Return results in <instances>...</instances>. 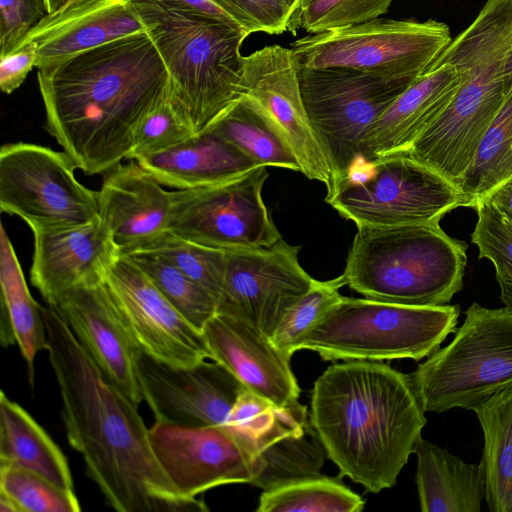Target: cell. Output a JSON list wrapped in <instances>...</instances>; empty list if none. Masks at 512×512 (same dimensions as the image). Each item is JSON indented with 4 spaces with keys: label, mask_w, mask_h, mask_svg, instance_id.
Here are the masks:
<instances>
[{
    "label": "cell",
    "mask_w": 512,
    "mask_h": 512,
    "mask_svg": "<svg viewBox=\"0 0 512 512\" xmlns=\"http://www.w3.org/2000/svg\"><path fill=\"white\" fill-rule=\"evenodd\" d=\"M451 40L442 22L377 18L303 37L291 49L299 68H347L416 79Z\"/></svg>",
    "instance_id": "11"
},
{
    "label": "cell",
    "mask_w": 512,
    "mask_h": 512,
    "mask_svg": "<svg viewBox=\"0 0 512 512\" xmlns=\"http://www.w3.org/2000/svg\"><path fill=\"white\" fill-rule=\"evenodd\" d=\"M53 306L106 378L138 407L143 401L141 351L120 321L105 282L73 288Z\"/></svg>",
    "instance_id": "20"
},
{
    "label": "cell",
    "mask_w": 512,
    "mask_h": 512,
    "mask_svg": "<svg viewBox=\"0 0 512 512\" xmlns=\"http://www.w3.org/2000/svg\"><path fill=\"white\" fill-rule=\"evenodd\" d=\"M346 285L343 275L318 281L302 295L283 315L271 340L291 359L302 337L343 297L339 289Z\"/></svg>",
    "instance_id": "37"
},
{
    "label": "cell",
    "mask_w": 512,
    "mask_h": 512,
    "mask_svg": "<svg viewBox=\"0 0 512 512\" xmlns=\"http://www.w3.org/2000/svg\"><path fill=\"white\" fill-rule=\"evenodd\" d=\"M325 448L309 421L260 452L261 470L251 485L269 490L304 477L321 474Z\"/></svg>",
    "instance_id": "33"
},
{
    "label": "cell",
    "mask_w": 512,
    "mask_h": 512,
    "mask_svg": "<svg viewBox=\"0 0 512 512\" xmlns=\"http://www.w3.org/2000/svg\"><path fill=\"white\" fill-rule=\"evenodd\" d=\"M41 312L68 442L82 455L107 503L119 512L209 510L202 499L183 495L172 483L138 407L106 378L58 309L47 304Z\"/></svg>",
    "instance_id": "1"
},
{
    "label": "cell",
    "mask_w": 512,
    "mask_h": 512,
    "mask_svg": "<svg viewBox=\"0 0 512 512\" xmlns=\"http://www.w3.org/2000/svg\"><path fill=\"white\" fill-rule=\"evenodd\" d=\"M140 252L153 253L166 259L212 292L219 303L225 273V250L188 241L168 230Z\"/></svg>",
    "instance_id": "35"
},
{
    "label": "cell",
    "mask_w": 512,
    "mask_h": 512,
    "mask_svg": "<svg viewBox=\"0 0 512 512\" xmlns=\"http://www.w3.org/2000/svg\"><path fill=\"white\" fill-rule=\"evenodd\" d=\"M484 434L481 464L491 512H512V387L473 408Z\"/></svg>",
    "instance_id": "30"
},
{
    "label": "cell",
    "mask_w": 512,
    "mask_h": 512,
    "mask_svg": "<svg viewBox=\"0 0 512 512\" xmlns=\"http://www.w3.org/2000/svg\"><path fill=\"white\" fill-rule=\"evenodd\" d=\"M46 129L94 175L127 159L142 119L168 94L165 65L141 32L37 68Z\"/></svg>",
    "instance_id": "2"
},
{
    "label": "cell",
    "mask_w": 512,
    "mask_h": 512,
    "mask_svg": "<svg viewBox=\"0 0 512 512\" xmlns=\"http://www.w3.org/2000/svg\"><path fill=\"white\" fill-rule=\"evenodd\" d=\"M104 282L120 321L141 352L177 366L211 359L202 331L172 306L129 256L118 253Z\"/></svg>",
    "instance_id": "15"
},
{
    "label": "cell",
    "mask_w": 512,
    "mask_h": 512,
    "mask_svg": "<svg viewBox=\"0 0 512 512\" xmlns=\"http://www.w3.org/2000/svg\"><path fill=\"white\" fill-rule=\"evenodd\" d=\"M137 161L115 166L98 191L99 219L119 252L145 250L168 231L171 192Z\"/></svg>",
    "instance_id": "22"
},
{
    "label": "cell",
    "mask_w": 512,
    "mask_h": 512,
    "mask_svg": "<svg viewBox=\"0 0 512 512\" xmlns=\"http://www.w3.org/2000/svg\"><path fill=\"white\" fill-rule=\"evenodd\" d=\"M267 177L258 166L226 182L171 191L168 230L222 250L272 246L282 237L262 199Z\"/></svg>",
    "instance_id": "13"
},
{
    "label": "cell",
    "mask_w": 512,
    "mask_h": 512,
    "mask_svg": "<svg viewBox=\"0 0 512 512\" xmlns=\"http://www.w3.org/2000/svg\"><path fill=\"white\" fill-rule=\"evenodd\" d=\"M393 0H313L291 22L294 35L300 28L315 34L377 19Z\"/></svg>",
    "instance_id": "39"
},
{
    "label": "cell",
    "mask_w": 512,
    "mask_h": 512,
    "mask_svg": "<svg viewBox=\"0 0 512 512\" xmlns=\"http://www.w3.org/2000/svg\"><path fill=\"white\" fill-rule=\"evenodd\" d=\"M1 344H17L31 385L37 353L47 350L48 339L41 306L30 294L21 265L3 225L0 234Z\"/></svg>",
    "instance_id": "27"
},
{
    "label": "cell",
    "mask_w": 512,
    "mask_h": 512,
    "mask_svg": "<svg viewBox=\"0 0 512 512\" xmlns=\"http://www.w3.org/2000/svg\"><path fill=\"white\" fill-rule=\"evenodd\" d=\"M475 209L477 223L472 242L479 250V257L492 262L500 298L512 310V220L486 199L479 201Z\"/></svg>",
    "instance_id": "36"
},
{
    "label": "cell",
    "mask_w": 512,
    "mask_h": 512,
    "mask_svg": "<svg viewBox=\"0 0 512 512\" xmlns=\"http://www.w3.org/2000/svg\"><path fill=\"white\" fill-rule=\"evenodd\" d=\"M414 80L347 68H299L302 101L331 169L327 191L367 162L369 129Z\"/></svg>",
    "instance_id": "9"
},
{
    "label": "cell",
    "mask_w": 512,
    "mask_h": 512,
    "mask_svg": "<svg viewBox=\"0 0 512 512\" xmlns=\"http://www.w3.org/2000/svg\"><path fill=\"white\" fill-rule=\"evenodd\" d=\"M82 1H84V0H70V2L68 3V5L65 8H67L69 6H72V5H75V4H78V3L82 2Z\"/></svg>",
    "instance_id": "51"
},
{
    "label": "cell",
    "mask_w": 512,
    "mask_h": 512,
    "mask_svg": "<svg viewBox=\"0 0 512 512\" xmlns=\"http://www.w3.org/2000/svg\"><path fill=\"white\" fill-rule=\"evenodd\" d=\"M248 35L288 31L291 11L283 0H210Z\"/></svg>",
    "instance_id": "41"
},
{
    "label": "cell",
    "mask_w": 512,
    "mask_h": 512,
    "mask_svg": "<svg viewBox=\"0 0 512 512\" xmlns=\"http://www.w3.org/2000/svg\"><path fill=\"white\" fill-rule=\"evenodd\" d=\"M259 165L301 172L300 163L279 126L252 96L235 100L208 128Z\"/></svg>",
    "instance_id": "29"
},
{
    "label": "cell",
    "mask_w": 512,
    "mask_h": 512,
    "mask_svg": "<svg viewBox=\"0 0 512 512\" xmlns=\"http://www.w3.org/2000/svg\"><path fill=\"white\" fill-rule=\"evenodd\" d=\"M47 15L45 0H0V57L15 50Z\"/></svg>",
    "instance_id": "42"
},
{
    "label": "cell",
    "mask_w": 512,
    "mask_h": 512,
    "mask_svg": "<svg viewBox=\"0 0 512 512\" xmlns=\"http://www.w3.org/2000/svg\"><path fill=\"white\" fill-rule=\"evenodd\" d=\"M32 232L30 281L48 305L73 288L104 281L119 253L100 219Z\"/></svg>",
    "instance_id": "21"
},
{
    "label": "cell",
    "mask_w": 512,
    "mask_h": 512,
    "mask_svg": "<svg viewBox=\"0 0 512 512\" xmlns=\"http://www.w3.org/2000/svg\"><path fill=\"white\" fill-rule=\"evenodd\" d=\"M36 47L32 42H22L11 53L0 57V88L10 94L21 86L36 65Z\"/></svg>",
    "instance_id": "43"
},
{
    "label": "cell",
    "mask_w": 512,
    "mask_h": 512,
    "mask_svg": "<svg viewBox=\"0 0 512 512\" xmlns=\"http://www.w3.org/2000/svg\"><path fill=\"white\" fill-rule=\"evenodd\" d=\"M453 340L409 374L425 412L473 410L512 387V310L473 303Z\"/></svg>",
    "instance_id": "8"
},
{
    "label": "cell",
    "mask_w": 512,
    "mask_h": 512,
    "mask_svg": "<svg viewBox=\"0 0 512 512\" xmlns=\"http://www.w3.org/2000/svg\"><path fill=\"white\" fill-rule=\"evenodd\" d=\"M243 89L273 118L292 147L301 172L330 185L331 169L310 125L291 48L265 46L242 58Z\"/></svg>",
    "instance_id": "18"
},
{
    "label": "cell",
    "mask_w": 512,
    "mask_h": 512,
    "mask_svg": "<svg viewBox=\"0 0 512 512\" xmlns=\"http://www.w3.org/2000/svg\"><path fill=\"white\" fill-rule=\"evenodd\" d=\"M458 305L412 306L342 297L298 343L325 361H419L457 330Z\"/></svg>",
    "instance_id": "7"
},
{
    "label": "cell",
    "mask_w": 512,
    "mask_h": 512,
    "mask_svg": "<svg viewBox=\"0 0 512 512\" xmlns=\"http://www.w3.org/2000/svg\"><path fill=\"white\" fill-rule=\"evenodd\" d=\"M164 7L176 10L205 14L231 25L238 26L228 15L210 0H148Z\"/></svg>",
    "instance_id": "44"
},
{
    "label": "cell",
    "mask_w": 512,
    "mask_h": 512,
    "mask_svg": "<svg viewBox=\"0 0 512 512\" xmlns=\"http://www.w3.org/2000/svg\"><path fill=\"white\" fill-rule=\"evenodd\" d=\"M299 250L283 238L269 247L225 250L218 311L243 317L271 338L285 312L315 281L301 267Z\"/></svg>",
    "instance_id": "16"
},
{
    "label": "cell",
    "mask_w": 512,
    "mask_h": 512,
    "mask_svg": "<svg viewBox=\"0 0 512 512\" xmlns=\"http://www.w3.org/2000/svg\"><path fill=\"white\" fill-rule=\"evenodd\" d=\"M365 501L337 478L315 475L264 490L257 512H360Z\"/></svg>",
    "instance_id": "32"
},
{
    "label": "cell",
    "mask_w": 512,
    "mask_h": 512,
    "mask_svg": "<svg viewBox=\"0 0 512 512\" xmlns=\"http://www.w3.org/2000/svg\"><path fill=\"white\" fill-rule=\"evenodd\" d=\"M512 177V89L484 135L459 189L475 208L495 188Z\"/></svg>",
    "instance_id": "31"
},
{
    "label": "cell",
    "mask_w": 512,
    "mask_h": 512,
    "mask_svg": "<svg viewBox=\"0 0 512 512\" xmlns=\"http://www.w3.org/2000/svg\"><path fill=\"white\" fill-rule=\"evenodd\" d=\"M0 491L8 494L21 512H79L74 490L62 488L25 468L0 465Z\"/></svg>",
    "instance_id": "38"
},
{
    "label": "cell",
    "mask_w": 512,
    "mask_h": 512,
    "mask_svg": "<svg viewBox=\"0 0 512 512\" xmlns=\"http://www.w3.org/2000/svg\"><path fill=\"white\" fill-rule=\"evenodd\" d=\"M194 135L189 125L177 114L168 94L139 123L127 159L137 161L167 150Z\"/></svg>",
    "instance_id": "40"
},
{
    "label": "cell",
    "mask_w": 512,
    "mask_h": 512,
    "mask_svg": "<svg viewBox=\"0 0 512 512\" xmlns=\"http://www.w3.org/2000/svg\"><path fill=\"white\" fill-rule=\"evenodd\" d=\"M149 438L162 468L188 497L224 484H250L261 470L256 444L226 424L178 426L155 422L149 428Z\"/></svg>",
    "instance_id": "14"
},
{
    "label": "cell",
    "mask_w": 512,
    "mask_h": 512,
    "mask_svg": "<svg viewBox=\"0 0 512 512\" xmlns=\"http://www.w3.org/2000/svg\"><path fill=\"white\" fill-rule=\"evenodd\" d=\"M462 81L457 66L433 62L369 129L365 138L367 162L406 152L447 108Z\"/></svg>",
    "instance_id": "24"
},
{
    "label": "cell",
    "mask_w": 512,
    "mask_h": 512,
    "mask_svg": "<svg viewBox=\"0 0 512 512\" xmlns=\"http://www.w3.org/2000/svg\"><path fill=\"white\" fill-rule=\"evenodd\" d=\"M0 465L25 468L62 488L74 490L65 455L34 418L4 391L0 394Z\"/></svg>",
    "instance_id": "28"
},
{
    "label": "cell",
    "mask_w": 512,
    "mask_h": 512,
    "mask_svg": "<svg viewBox=\"0 0 512 512\" xmlns=\"http://www.w3.org/2000/svg\"><path fill=\"white\" fill-rule=\"evenodd\" d=\"M168 75V100L194 134L208 129L243 89L248 34L214 17L131 0Z\"/></svg>",
    "instance_id": "5"
},
{
    "label": "cell",
    "mask_w": 512,
    "mask_h": 512,
    "mask_svg": "<svg viewBox=\"0 0 512 512\" xmlns=\"http://www.w3.org/2000/svg\"><path fill=\"white\" fill-rule=\"evenodd\" d=\"M137 162L160 184L177 190L219 184L262 166L212 129Z\"/></svg>",
    "instance_id": "25"
},
{
    "label": "cell",
    "mask_w": 512,
    "mask_h": 512,
    "mask_svg": "<svg viewBox=\"0 0 512 512\" xmlns=\"http://www.w3.org/2000/svg\"><path fill=\"white\" fill-rule=\"evenodd\" d=\"M300 1L301 0H283V2L286 4V6L290 9V11L292 13L291 18L298 11L299 5H300Z\"/></svg>",
    "instance_id": "49"
},
{
    "label": "cell",
    "mask_w": 512,
    "mask_h": 512,
    "mask_svg": "<svg viewBox=\"0 0 512 512\" xmlns=\"http://www.w3.org/2000/svg\"><path fill=\"white\" fill-rule=\"evenodd\" d=\"M129 256L157 289L194 327L202 331L218 312V299L166 259L148 252Z\"/></svg>",
    "instance_id": "34"
},
{
    "label": "cell",
    "mask_w": 512,
    "mask_h": 512,
    "mask_svg": "<svg viewBox=\"0 0 512 512\" xmlns=\"http://www.w3.org/2000/svg\"><path fill=\"white\" fill-rule=\"evenodd\" d=\"M466 245L439 223L358 227L343 277L365 298L412 306L448 304L462 289Z\"/></svg>",
    "instance_id": "6"
},
{
    "label": "cell",
    "mask_w": 512,
    "mask_h": 512,
    "mask_svg": "<svg viewBox=\"0 0 512 512\" xmlns=\"http://www.w3.org/2000/svg\"><path fill=\"white\" fill-rule=\"evenodd\" d=\"M65 153L33 143L0 151V209L32 231L78 226L99 219L98 191L81 184Z\"/></svg>",
    "instance_id": "12"
},
{
    "label": "cell",
    "mask_w": 512,
    "mask_h": 512,
    "mask_svg": "<svg viewBox=\"0 0 512 512\" xmlns=\"http://www.w3.org/2000/svg\"><path fill=\"white\" fill-rule=\"evenodd\" d=\"M325 201L357 227L439 223L451 210L468 207L453 182L405 152L355 167Z\"/></svg>",
    "instance_id": "10"
},
{
    "label": "cell",
    "mask_w": 512,
    "mask_h": 512,
    "mask_svg": "<svg viewBox=\"0 0 512 512\" xmlns=\"http://www.w3.org/2000/svg\"><path fill=\"white\" fill-rule=\"evenodd\" d=\"M138 378L155 422L178 426L225 424L246 388L215 360L177 366L143 352L138 357Z\"/></svg>",
    "instance_id": "17"
},
{
    "label": "cell",
    "mask_w": 512,
    "mask_h": 512,
    "mask_svg": "<svg viewBox=\"0 0 512 512\" xmlns=\"http://www.w3.org/2000/svg\"><path fill=\"white\" fill-rule=\"evenodd\" d=\"M416 484L423 512H479L485 499L482 464L467 463L428 440H417Z\"/></svg>",
    "instance_id": "26"
},
{
    "label": "cell",
    "mask_w": 512,
    "mask_h": 512,
    "mask_svg": "<svg viewBox=\"0 0 512 512\" xmlns=\"http://www.w3.org/2000/svg\"><path fill=\"white\" fill-rule=\"evenodd\" d=\"M511 48L512 8L489 0L434 61L457 66L463 81L447 108L405 153L458 188L512 89L505 77Z\"/></svg>",
    "instance_id": "4"
},
{
    "label": "cell",
    "mask_w": 512,
    "mask_h": 512,
    "mask_svg": "<svg viewBox=\"0 0 512 512\" xmlns=\"http://www.w3.org/2000/svg\"><path fill=\"white\" fill-rule=\"evenodd\" d=\"M309 417L340 476L372 493L396 484L427 422L410 376L370 360L329 366Z\"/></svg>",
    "instance_id": "3"
},
{
    "label": "cell",
    "mask_w": 512,
    "mask_h": 512,
    "mask_svg": "<svg viewBox=\"0 0 512 512\" xmlns=\"http://www.w3.org/2000/svg\"><path fill=\"white\" fill-rule=\"evenodd\" d=\"M146 32L131 0H84L47 15L24 39L36 68L57 64L116 39Z\"/></svg>",
    "instance_id": "23"
},
{
    "label": "cell",
    "mask_w": 512,
    "mask_h": 512,
    "mask_svg": "<svg viewBox=\"0 0 512 512\" xmlns=\"http://www.w3.org/2000/svg\"><path fill=\"white\" fill-rule=\"evenodd\" d=\"M505 77L508 81L509 85L512 87V48L510 50L506 67H505Z\"/></svg>",
    "instance_id": "48"
},
{
    "label": "cell",
    "mask_w": 512,
    "mask_h": 512,
    "mask_svg": "<svg viewBox=\"0 0 512 512\" xmlns=\"http://www.w3.org/2000/svg\"><path fill=\"white\" fill-rule=\"evenodd\" d=\"M48 14H55L61 10H63L70 0H45Z\"/></svg>",
    "instance_id": "47"
},
{
    "label": "cell",
    "mask_w": 512,
    "mask_h": 512,
    "mask_svg": "<svg viewBox=\"0 0 512 512\" xmlns=\"http://www.w3.org/2000/svg\"><path fill=\"white\" fill-rule=\"evenodd\" d=\"M0 512H21L17 503L3 491H0Z\"/></svg>",
    "instance_id": "46"
},
{
    "label": "cell",
    "mask_w": 512,
    "mask_h": 512,
    "mask_svg": "<svg viewBox=\"0 0 512 512\" xmlns=\"http://www.w3.org/2000/svg\"><path fill=\"white\" fill-rule=\"evenodd\" d=\"M484 199L491 202L500 212L512 220V177L495 188Z\"/></svg>",
    "instance_id": "45"
},
{
    "label": "cell",
    "mask_w": 512,
    "mask_h": 512,
    "mask_svg": "<svg viewBox=\"0 0 512 512\" xmlns=\"http://www.w3.org/2000/svg\"><path fill=\"white\" fill-rule=\"evenodd\" d=\"M202 333L211 360L224 365L248 390L280 408L301 404L290 358L248 320L218 311Z\"/></svg>",
    "instance_id": "19"
},
{
    "label": "cell",
    "mask_w": 512,
    "mask_h": 512,
    "mask_svg": "<svg viewBox=\"0 0 512 512\" xmlns=\"http://www.w3.org/2000/svg\"><path fill=\"white\" fill-rule=\"evenodd\" d=\"M313 0H301L300 1V5H299V9L298 11L295 13L294 16H292L290 22H289V25L291 24V22L298 16V14L309 4L311 3ZM289 27V26H288Z\"/></svg>",
    "instance_id": "50"
}]
</instances>
